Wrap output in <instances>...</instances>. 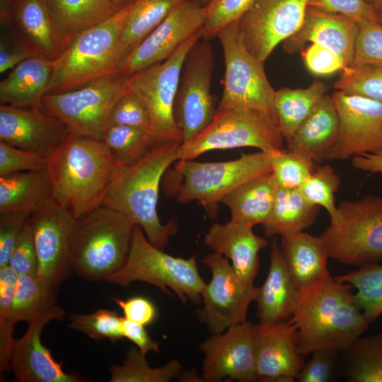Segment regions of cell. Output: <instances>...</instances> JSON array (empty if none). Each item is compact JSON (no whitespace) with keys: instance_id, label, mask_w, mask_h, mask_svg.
<instances>
[{"instance_id":"obj_54","label":"cell","mask_w":382,"mask_h":382,"mask_svg":"<svg viewBox=\"0 0 382 382\" xmlns=\"http://www.w3.org/2000/svg\"><path fill=\"white\" fill-rule=\"evenodd\" d=\"M301 55L306 67L314 74L328 75L345 69L340 57L318 44H311L302 50Z\"/></svg>"},{"instance_id":"obj_35","label":"cell","mask_w":382,"mask_h":382,"mask_svg":"<svg viewBox=\"0 0 382 382\" xmlns=\"http://www.w3.org/2000/svg\"><path fill=\"white\" fill-rule=\"evenodd\" d=\"M189 0H134L121 30L125 58L173 11Z\"/></svg>"},{"instance_id":"obj_10","label":"cell","mask_w":382,"mask_h":382,"mask_svg":"<svg viewBox=\"0 0 382 382\" xmlns=\"http://www.w3.org/2000/svg\"><path fill=\"white\" fill-rule=\"evenodd\" d=\"M126 78L115 73L73 90L46 93L41 109L60 120L71 134L102 140L113 106L128 90Z\"/></svg>"},{"instance_id":"obj_49","label":"cell","mask_w":382,"mask_h":382,"mask_svg":"<svg viewBox=\"0 0 382 382\" xmlns=\"http://www.w3.org/2000/svg\"><path fill=\"white\" fill-rule=\"evenodd\" d=\"M47 159L0 141V176L25 171L45 170Z\"/></svg>"},{"instance_id":"obj_6","label":"cell","mask_w":382,"mask_h":382,"mask_svg":"<svg viewBox=\"0 0 382 382\" xmlns=\"http://www.w3.org/2000/svg\"><path fill=\"white\" fill-rule=\"evenodd\" d=\"M268 172H272L268 155L260 151L227 161L178 160L173 169L165 173L163 185L168 193L174 191L179 202L196 200L213 216L218 203L229 192Z\"/></svg>"},{"instance_id":"obj_21","label":"cell","mask_w":382,"mask_h":382,"mask_svg":"<svg viewBox=\"0 0 382 382\" xmlns=\"http://www.w3.org/2000/svg\"><path fill=\"white\" fill-rule=\"evenodd\" d=\"M69 134L60 120L41 108L0 105V141L47 159Z\"/></svg>"},{"instance_id":"obj_50","label":"cell","mask_w":382,"mask_h":382,"mask_svg":"<svg viewBox=\"0 0 382 382\" xmlns=\"http://www.w3.org/2000/svg\"><path fill=\"white\" fill-rule=\"evenodd\" d=\"M30 214L0 212V267L8 265Z\"/></svg>"},{"instance_id":"obj_9","label":"cell","mask_w":382,"mask_h":382,"mask_svg":"<svg viewBox=\"0 0 382 382\" xmlns=\"http://www.w3.org/2000/svg\"><path fill=\"white\" fill-rule=\"evenodd\" d=\"M278 124L265 112L253 109L217 107L212 122L191 141L181 144L178 160H192L206 152L254 147L269 154L284 148Z\"/></svg>"},{"instance_id":"obj_60","label":"cell","mask_w":382,"mask_h":382,"mask_svg":"<svg viewBox=\"0 0 382 382\" xmlns=\"http://www.w3.org/2000/svg\"><path fill=\"white\" fill-rule=\"evenodd\" d=\"M379 23H382V0H371L369 3Z\"/></svg>"},{"instance_id":"obj_16","label":"cell","mask_w":382,"mask_h":382,"mask_svg":"<svg viewBox=\"0 0 382 382\" xmlns=\"http://www.w3.org/2000/svg\"><path fill=\"white\" fill-rule=\"evenodd\" d=\"M339 126L326 160L342 161L382 152V103L369 98L335 91L331 96Z\"/></svg>"},{"instance_id":"obj_3","label":"cell","mask_w":382,"mask_h":382,"mask_svg":"<svg viewBox=\"0 0 382 382\" xmlns=\"http://www.w3.org/2000/svg\"><path fill=\"white\" fill-rule=\"evenodd\" d=\"M180 144H158L137 163L118 167L102 204L139 226L149 242L163 250L177 233L178 225L174 220L161 222L157 212L158 193L165 173L178 160Z\"/></svg>"},{"instance_id":"obj_15","label":"cell","mask_w":382,"mask_h":382,"mask_svg":"<svg viewBox=\"0 0 382 382\" xmlns=\"http://www.w3.org/2000/svg\"><path fill=\"white\" fill-rule=\"evenodd\" d=\"M37 257V277L57 291L72 268V243L76 219L54 200L29 217Z\"/></svg>"},{"instance_id":"obj_42","label":"cell","mask_w":382,"mask_h":382,"mask_svg":"<svg viewBox=\"0 0 382 382\" xmlns=\"http://www.w3.org/2000/svg\"><path fill=\"white\" fill-rule=\"evenodd\" d=\"M340 182V178L334 168L330 165H324L315 167L298 190L309 203L324 208L330 217V223H334L340 217L335 204V193Z\"/></svg>"},{"instance_id":"obj_38","label":"cell","mask_w":382,"mask_h":382,"mask_svg":"<svg viewBox=\"0 0 382 382\" xmlns=\"http://www.w3.org/2000/svg\"><path fill=\"white\" fill-rule=\"evenodd\" d=\"M334 279L357 289L354 301L371 323L382 316V265H364Z\"/></svg>"},{"instance_id":"obj_52","label":"cell","mask_w":382,"mask_h":382,"mask_svg":"<svg viewBox=\"0 0 382 382\" xmlns=\"http://www.w3.org/2000/svg\"><path fill=\"white\" fill-rule=\"evenodd\" d=\"M8 265L18 275L37 276V257L29 219L23 229Z\"/></svg>"},{"instance_id":"obj_40","label":"cell","mask_w":382,"mask_h":382,"mask_svg":"<svg viewBox=\"0 0 382 382\" xmlns=\"http://www.w3.org/2000/svg\"><path fill=\"white\" fill-rule=\"evenodd\" d=\"M182 370L180 363L173 359L165 365L151 367L146 358L136 347H130L122 365L110 369V382H169L177 378Z\"/></svg>"},{"instance_id":"obj_37","label":"cell","mask_w":382,"mask_h":382,"mask_svg":"<svg viewBox=\"0 0 382 382\" xmlns=\"http://www.w3.org/2000/svg\"><path fill=\"white\" fill-rule=\"evenodd\" d=\"M102 141L120 167L137 163L158 144L150 131L124 125L108 127Z\"/></svg>"},{"instance_id":"obj_18","label":"cell","mask_w":382,"mask_h":382,"mask_svg":"<svg viewBox=\"0 0 382 382\" xmlns=\"http://www.w3.org/2000/svg\"><path fill=\"white\" fill-rule=\"evenodd\" d=\"M255 331L256 324L246 320L203 341L199 349L204 354V381H257Z\"/></svg>"},{"instance_id":"obj_22","label":"cell","mask_w":382,"mask_h":382,"mask_svg":"<svg viewBox=\"0 0 382 382\" xmlns=\"http://www.w3.org/2000/svg\"><path fill=\"white\" fill-rule=\"evenodd\" d=\"M303 364L298 350L297 328L291 319L267 326L256 324L257 380L293 382Z\"/></svg>"},{"instance_id":"obj_31","label":"cell","mask_w":382,"mask_h":382,"mask_svg":"<svg viewBox=\"0 0 382 382\" xmlns=\"http://www.w3.org/2000/svg\"><path fill=\"white\" fill-rule=\"evenodd\" d=\"M52 199V187L46 170L25 171L0 176V212L30 215Z\"/></svg>"},{"instance_id":"obj_11","label":"cell","mask_w":382,"mask_h":382,"mask_svg":"<svg viewBox=\"0 0 382 382\" xmlns=\"http://www.w3.org/2000/svg\"><path fill=\"white\" fill-rule=\"evenodd\" d=\"M224 52L225 76L219 107L253 109L269 115L278 124L274 105L275 90L265 71V62L244 46L238 30L237 21L218 33Z\"/></svg>"},{"instance_id":"obj_30","label":"cell","mask_w":382,"mask_h":382,"mask_svg":"<svg viewBox=\"0 0 382 382\" xmlns=\"http://www.w3.org/2000/svg\"><path fill=\"white\" fill-rule=\"evenodd\" d=\"M277 188L273 173L268 172L241 184L221 202L230 209V221L251 226L263 224L272 210Z\"/></svg>"},{"instance_id":"obj_32","label":"cell","mask_w":382,"mask_h":382,"mask_svg":"<svg viewBox=\"0 0 382 382\" xmlns=\"http://www.w3.org/2000/svg\"><path fill=\"white\" fill-rule=\"evenodd\" d=\"M67 45L80 33L108 20L120 8L108 0H46Z\"/></svg>"},{"instance_id":"obj_59","label":"cell","mask_w":382,"mask_h":382,"mask_svg":"<svg viewBox=\"0 0 382 382\" xmlns=\"http://www.w3.org/2000/svg\"><path fill=\"white\" fill-rule=\"evenodd\" d=\"M20 0H0L1 27L11 24L13 13Z\"/></svg>"},{"instance_id":"obj_23","label":"cell","mask_w":382,"mask_h":382,"mask_svg":"<svg viewBox=\"0 0 382 382\" xmlns=\"http://www.w3.org/2000/svg\"><path fill=\"white\" fill-rule=\"evenodd\" d=\"M358 30L350 18L307 7L301 26L282 47L291 54L303 50L307 42L318 44L340 57L347 68L352 64Z\"/></svg>"},{"instance_id":"obj_27","label":"cell","mask_w":382,"mask_h":382,"mask_svg":"<svg viewBox=\"0 0 382 382\" xmlns=\"http://www.w3.org/2000/svg\"><path fill=\"white\" fill-rule=\"evenodd\" d=\"M54 61L33 56L11 69L0 82L1 104L17 108H41L53 72Z\"/></svg>"},{"instance_id":"obj_19","label":"cell","mask_w":382,"mask_h":382,"mask_svg":"<svg viewBox=\"0 0 382 382\" xmlns=\"http://www.w3.org/2000/svg\"><path fill=\"white\" fill-rule=\"evenodd\" d=\"M204 21V6L197 0L184 3L127 55L121 73L127 76L166 61L203 28Z\"/></svg>"},{"instance_id":"obj_61","label":"cell","mask_w":382,"mask_h":382,"mask_svg":"<svg viewBox=\"0 0 382 382\" xmlns=\"http://www.w3.org/2000/svg\"><path fill=\"white\" fill-rule=\"evenodd\" d=\"M115 6L122 8L126 5L132 3L134 0H108Z\"/></svg>"},{"instance_id":"obj_48","label":"cell","mask_w":382,"mask_h":382,"mask_svg":"<svg viewBox=\"0 0 382 382\" xmlns=\"http://www.w3.org/2000/svg\"><path fill=\"white\" fill-rule=\"evenodd\" d=\"M357 24L359 30L352 66L382 64V23L364 21Z\"/></svg>"},{"instance_id":"obj_44","label":"cell","mask_w":382,"mask_h":382,"mask_svg":"<svg viewBox=\"0 0 382 382\" xmlns=\"http://www.w3.org/2000/svg\"><path fill=\"white\" fill-rule=\"evenodd\" d=\"M267 155L279 187L298 189L316 167L314 163L287 149L283 148Z\"/></svg>"},{"instance_id":"obj_47","label":"cell","mask_w":382,"mask_h":382,"mask_svg":"<svg viewBox=\"0 0 382 382\" xmlns=\"http://www.w3.org/2000/svg\"><path fill=\"white\" fill-rule=\"evenodd\" d=\"M255 0H212L205 8L202 40L209 41L228 24L238 21Z\"/></svg>"},{"instance_id":"obj_45","label":"cell","mask_w":382,"mask_h":382,"mask_svg":"<svg viewBox=\"0 0 382 382\" xmlns=\"http://www.w3.org/2000/svg\"><path fill=\"white\" fill-rule=\"evenodd\" d=\"M68 327L87 335L95 340L108 339L116 342L124 339L122 317L115 311L99 309L90 314L72 313Z\"/></svg>"},{"instance_id":"obj_13","label":"cell","mask_w":382,"mask_h":382,"mask_svg":"<svg viewBox=\"0 0 382 382\" xmlns=\"http://www.w3.org/2000/svg\"><path fill=\"white\" fill-rule=\"evenodd\" d=\"M214 54L211 44L201 39L188 51L180 73L174 103V117L187 143L202 132L217 110L211 93Z\"/></svg>"},{"instance_id":"obj_34","label":"cell","mask_w":382,"mask_h":382,"mask_svg":"<svg viewBox=\"0 0 382 382\" xmlns=\"http://www.w3.org/2000/svg\"><path fill=\"white\" fill-rule=\"evenodd\" d=\"M328 90L324 83L315 81L305 88L283 87L275 91L274 105L285 142L292 137Z\"/></svg>"},{"instance_id":"obj_58","label":"cell","mask_w":382,"mask_h":382,"mask_svg":"<svg viewBox=\"0 0 382 382\" xmlns=\"http://www.w3.org/2000/svg\"><path fill=\"white\" fill-rule=\"evenodd\" d=\"M353 168L370 173H382V152L364 154L352 158Z\"/></svg>"},{"instance_id":"obj_51","label":"cell","mask_w":382,"mask_h":382,"mask_svg":"<svg viewBox=\"0 0 382 382\" xmlns=\"http://www.w3.org/2000/svg\"><path fill=\"white\" fill-rule=\"evenodd\" d=\"M323 12L341 14L357 23L377 21L371 5L365 0H308V6Z\"/></svg>"},{"instance_id":"obj_5","label":"cell","mask_w":382,"mask_h":382,"mask_svg":"<svg viewBox=\"0 0 382 382\" xmlns=\"http://www.w3.org/2000/svg\"><path fill=\"white\" fill-rule=\"evenodd\" d=\"M134 226L125 215L103 206L76 219L73 272L86 280H107L125 264Z\"/></svg>"},{"instance_id":"obj_2","label":"cell","mask_w":382,"mask_h":382,"mask_svg":"<svg viewBox=\"0 0 382 382\" xmlns=\"http://www.w3.org/2000/svg\"><path fill=\"white\" fill-rule=\"evenodd\" d=\"M118 167L102 140L70 133L47 159L52 199L78 219L102 206Z\"/></svg>"},{"instance_id":"obj_53","label":"cell","mask_w":382,"mask_h":382,"mask_svg":"<svg viewBox=\"0 0 382 382\" xmlns=\"http://www.w3.org/2000/svg\"><path fill=\"white\" fill-rule=\"evenodd\" d=\"M1 28L0 73L3 74L26 59L37 55L16 36L9 26Z\"/></svg>"},{"instance_id":"obj_7","label":"cell","mask_w":382,"mask_h":382,"mask_svg":"<svg viewBox=\"0 0 382 382\" xmlns=\"http://www.w3.org/2000/svg\"><path fill=\"white\" fill-rule=\"evenodd\" d=\"M107 281L124 286L137 281L148 283L167 294H175L183 303H199L206 284L195 255L182 258L164 253L149 242L137 225L125 264Z\"/></svg>"},{"instance_id":"obj_20","label":"cell","mask_w":382,"mask_h":382,"mask_svg":"<svg viewBox=\"0 0 382 382\" xmlns=\"http://www.w3.org/2000/svg\"><path fill=\"white\" fill-rule=\"evenodd\" d=\"M64 311L55 305L28 323L25 333L14 340L10 369L18 382H83L76 373L65 372L50 350L41 342L43 328L53 320H62Z\"/></svg>"},{"instance_id":"obj_56","label":"cell","mask_w":382,"mask_h":382,"mask_svg":"<svg viewBox=\"0 0 382 382\" xmlns=\"http://www.w3.org/2000/svg\"><path fill=\"white\" fill-rule=\"evenodd\" d=\"M112 300L122 308L124 317L129 320L148 325L152 324L157 317V308L149 299L136 296L125 300L115 297Z\"/></svg>"},{"instance_id":"obj_24","label":"cell","mask_w":382,"mask_h":382,"mask_svg":"<svg viewBox=\"0 0 382 382\" xmlns=\"http://www.w3.org/2000/svg\"><path fill=\"white\" fill-rule=\"evenodd\" d=\"M253 228L232 221L214 223L204 237V243L214 253L228 258L238 277L251 286L259 271V253L268 244Z\"/></svg>"},{"instance_id":"obj_14","label":"cell","mask_w":382,"mask_h":382,"mask_svg":"<svg viewBox=\"0 0 382 382\" xmlns=\"http://www.w3.org/2000/svg\"><path fill=\"white\" fill-rule=\"evenodd\" d=\"M202 262L209 268L212 278L202 289L203 307L197 310V316L212 334H220L246 320L256 287L245 284L228 258L219 253L206 255Z\"/></svg>"},{"instance_id":"obj_29","label":"cell","mask_w":382,"mask_h":382,"mask_svg":"<svg viewBox=\"0 0 382 382\" xmlns=\"http://www.w3.org/2000/svg\"><path fill=\"white\" fill-rule=\"evenodd\" d=\"M284 259L299 291L329 273L330 258L320 236L301 231L282 236Z\"/></svg>"},{"instance_id":"obj_62","label":"cell","mask_w":382,"mask_h":382,"mask_svg":"<svg viewBox=\"0 0 382 382\" xmlns=\"http://www.w3.org/2000/svg\"><path fill=\"white\" fill-rule=\"evenodd\" d=\"M202 6H205L207 5L212 0H197Z\"/></svg>"},{"instance_id":"obj_46","label":"cell","mask_w":382,"mask_h":382,"mask_svg":"<svg viewBox=\"0 0 382 382\" xmlns=\"http://www.w3.org/2000/svg\"><path fill=\"white\" fill-rule=\"evenodd\" d=\"M115 125L137 127L151 132V118L146 103L129 88L116 102L109 115L107 127Z\"/></svg>"},{"instance_id":"obj_33","label":"cell","mask_w":382,"mask_h":382,"mask_svg":"<svg viewBox=\"0 0 382 382\" xmlns=\"http://www.w3.org/2000/svg\"><path fill=\"white\" fill-rule=\"evenodd\" d=\"M318 206L311 204L298 189L279 187L266 221L262 224L267 238L303 231L314 222Z\"/></svg>"},{"instance_id":"obj_25","label":"cell","mask_w":382,"mask_h":382,"mask_svg":"<svg viewBox=\"0 0 382 382\" xmlns=\"http://www.w3.org/2000/svg\"><path fill=\"white\" fill-rule=\"evenodd\" d=\"M270 267L260 287H256L257 324L267 326L289 320L294 312L299 290L286 267L277 238L271 243Z\"/></svg>"},{"instance_id":"obj_28","label":"cell","mask_w":382,"mask_h":382,"mask_svg":"<svg viewBox=\"0 0 382 382\" xmlns=\"http://www.w3.org/2000/svg\"><path fill=\"white\" fill-rule=\"evenodd\" d=\"M339 126L335 103L327 94L286 142V149L316 163L325 159Z\"/></svg>"},{"instance_id":"obj_41","label":"cell","mask_w":382,"mask_h":382,"mask_svg":"<svg viewBox=\"0 0 382 382\" xmlns=\"http://www.w3.org/2000/svg\"><path fill=\"white\" fill-rule=\"evenodd\" d=\"M18 274L8 265L0 267V372L10 369V359L17 323L14 297Z\"/></svg>"},{"instance_id":"obj_55","label":"cell","mask_w":382,"mask_h":382,"mask_svg":"<svg viewBox=\"0 0 382 382\" xmlns=\"http://www.w3.org/2000/svg\"><path fill=\"white\" fill-rule=\"evenodd\" d=\"M333 350L313 352L311 359L303 364L296 381L298 382H327L331 378L335 354Z\"/></svg>"},{"instance_id":"obj_4","label":"cell","mask_w":382,"mask_h":382,"mask_svg":"<svg viewBox=\"0 0 382 382\" xmlns=\"http://www.w3.org/2000/svg\"><path fill=\"white\" fill-rule=\"evenodd\" d=\"M129 4L71 40L54 61L52 76L46 93L68 91L100 77L121 73L125 59L121 30Z\"/></svg>"},{"instance_id":"obj_1","label":"cell","mask_w":382,"mask_h":382,"mask_svg":"<svg viewBox=\"0 0 382 382\" xmlns=\"http://www.w3.org/2000/svg\"><path fill=\"white\" fill-rule=\"evenodd\" d=\"M350 287L329 272L299 291L290 319L297 328L301 356L344 351L369 329L371 323L357 306Z\"/></svg>"},{"instance_id":"obj_8","label":"cell","mask_w":382,"mask_h":382,"mask_svg":"<svg viewBox=\"0 0 382 382\" xmlns=\"http://www.w3.org/2000/svg\"><path fill=\"white\" fill-rule=\"evenodd\" d=\"M337 209L338 220L320 236L329 257L358 267L382 260V197L345 200Z\"/></svg>"},{"instance_id":"obj_26","label":"cell","mask_w":382,"mask_h":382,"mask_svg":"<svg viewBox=\"0 0 382 382\" xmlns=\"http://www.w3.org/2000/svg\"><path fill=\"white\" fill-rule=\"evenodd\" d=\"M7 26L37 56L49 60H56L67 47L46 0H20Z\"/></svg>"},{"instance_id":"obj_43","label":"cell","mask_w":382,"mask_h":382,"mask_svg":"<svg viewBox=\"0 0 382 382\" xmlns=\"http://www.w3.org/2000/svg\"><path fill=\"white\" fill-rule=\"evenodd\" d=\"M334 87L345 93L369 98L382 103V64L345 68L342 70Z\"/></svg>"},{"instance_id":"obj_36","label":"cell","mask_w":382,"mask_h":382,"mask_svg":"<svg viewBox=\"0 0 382 382\" xmlns=\"http://www.w3.org/2000/svg\"><path fill=\"white\" fill-rule=\"evenodd\" d=\"M343 352L350 382H382V331L360 337Z\"/></svg>"},{"instance_id":"obj_63","label":"cell","mask_w":382,"mask_h":382,"mask_svg":"<svg viewBox=\"0 0 382 382\" xmlns=\"http://www.w3.org/2000/svg\"><path fill=\"white\" fill-rule=\"evenodd\" d=\"M367 3H370L371 0H365Z\"/></svg>"},{"instance_id":"obj_39","label":"cell","mask_w":382,"mask_h":382,"mask_svg":"<svg viewBox=\"0 0 382 382\" xmlns=\"http://www.w3.org/2000/svg\"><path fill=\"white\" fill-rule=\"evenodd\" d=\"M56 292L37 276L18 275L13 306L16 321H25L28 324L54 306Z\"/></svg>"},{"instance_id":"obj_17","label":"cell","mask_w":382,"mask_h":382,"mask_svg":"<svg viewBox=\"0 0 382 382\" xmlns=\"http://www.w3.org/2000/svg\"><path fill=\"white\" fill-rule=\"evenodd\" d=\"M308 0H255L237 21L248 52L265 61L274 49L301 26Z\"/></svg>"},{"instance_id":"obj_12","label":"cell","mask_w":382,"mask_h":382,"mask_svg":"<svg viewBox=\"0 0 382 382\" xmlns=\"http://www.w3.org/2000/svg\"><path fill=\"white\" fill-rule=\"evenodd\" d=\"M202 37V28L186 40L166 61L126 78L127 86L146 103L151 118V133L157 144L183 142L174 117V103L185 58Z\"/></svg>"},{"instance_id":"obj_57","label":"cell","mask_w":382,"mask_h":382,"mask_svg":"<svg viewBox=\"0 0 382 382\" xmlns=\"http://www.w3.org/2000/svg\"><path fill=\"white\" fill-rule=\"evenodd\" d=\"M122 332L124 338L132 341L142 354L146 355L150 352H160L158 343L149 335L145 325L129 320L123 316Z\"/></svg>"}]
</instances>
